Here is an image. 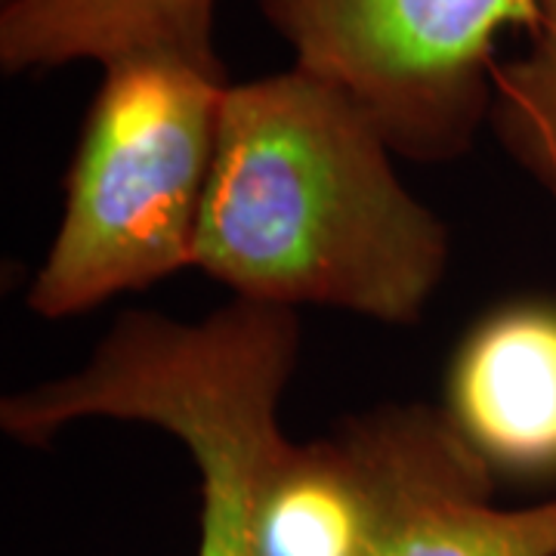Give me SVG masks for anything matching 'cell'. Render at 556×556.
I'll return each instance as SVG.
<instances>
[{
  "mask_svg": "<svg viewBox=\"0 0 556 556\" xmlns=\"http://www.w3.org/2000/svg\"><path fill=\"white\" fill-rule=\"evenodd\" d=\"M396 159L368 112L298 65L229 84L195 269L251 303L417 325L452 232Z\"/></svg>",
  "mask_w": 556,
  "mask_h": 556,
  "instance_id": "1",
  "label": "cell"
},
{
  "mask_svg": "<svg viewBox=\"0 0 556 556\" xmlns=\"http://www.w3.org/2000/svg\"><path fill=\"white\" fill-rule=\"evenodd\" d=\"M298 358L294 309L239 298L192 321L134 309L43 383L40 412L56 430L127 420L170 433L201 479L195 556H263V504L294 442L281 405Z\"/></svg>",
  "mask_w": 556,
  "mask_h": 556,
  "instance_id": "2",
  "label": "cell"
},
{
  "mask_svg": "<svg viewBox=\"0 0 556 556\" xmlns=\"http://www.w3.org/2000/svg\"><path fill=\"white\" fill-rule=\"evenodd\" d=\"M229 84L226 68L179 56L102 68L65 174L60 226L25 294L35 316L65 321L195 269Z\"/></svg>",
  "mask_w": 556,
  "mask_h": 556,
  "instance_id": "3",
  "label": "cell"
},
{
  "mask_svg": "<svg viewBox=\"0 0 556 556\" xmlns=\"http://www.w3.org/2000/svg\"><path fill=\"white\" fill-rule=\"evenodd\" d=\"M303 72L340 87L399 159L445 164L492 112L497 40L535 0H257Z\"/></svg>",
  "mask_w": 556,
  "mask_h": 556,
  "instance_id": "4",
  "label": "cell"
},
{
  "mask_svg": "<svg viewBox=\"0 0 556 556\" xmlns=\"http://www.w3.org/2000/svg\"><path fill=\"white\" fill-rule=\"evenodd\" d=\"M338 430L368 489L356 556H556V497L501 507L497 477L445 408L387 402Z\"/></svg>",
  "mask_w": 556,
  "mask_h": 556,
  "instance_id": "5",
  "label": "cell"
},
{
  "mask_svg": "<svg viewBox=\"0 0 556 556\" xmlns=\"http://www.w3.org/2000/svg\"><path fill=\"white\" fill-rule=\"evenodd\" d=\"M445 415L497 479L556 477V303L514 300L455 350Z\"/></svg>",
  "mask_w": 556,
  "mask_h": 556,
  "instance_id": "6",
  "label": "cell"
},
{
  "mask_svg": "<svg viewBox=\"0 0 556 556\" xmlns=\"http://www.w3.org/2000/svg\"><path fill=\"white\" fill-rule=\"evenodd\" d=\"M130 56H179L226 68L217 0H0V68L40 75Z\"/></svg>",
  "mask_w": 556,
  "mask_h": 556,
  "instance_id": "7",
  "label": "cell"
},
{
  "mask_svg": "<svg viewBox=\"0 0 556 556\" xmlns=\"http://www.w3.org/2000/svg\"><path fill=\"white\" fill-rule=\"evenodd\" d=\"M365 529L368 489L338 427L291 442L263 504V556H356Z\"/></svg>",
  "mask_w": 556,
  "mask_h": 556,
  "instance_id": "8",
  "label": "cell"
},
{
  "mask_svg": "<svg viewBox=\"0 0 556 556\" xmlns=\"http://www.w3.org/2000/svg\"><path fill=\"white\" fill-rule=\"evenodd\" d=\"M489 127L501 152L556 201V0H535L526 50L497 60Z\"/></svg>",
  "mask_w": 556,
  "mask_h": 556,
  "instance_id": "9",
  "label": "cell"
}]
</instances>
